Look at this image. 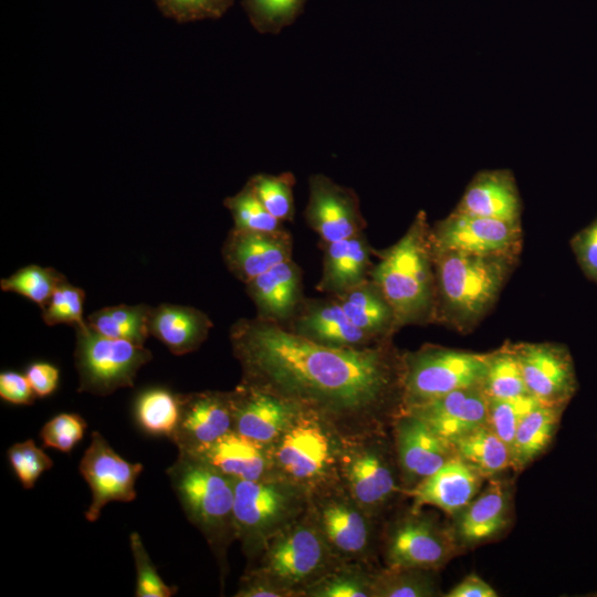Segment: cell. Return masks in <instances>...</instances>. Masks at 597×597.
Segmentation results:
<instances>
[{
  "label": "cell",
  "mask_w": 597,
  "mask_h": 597,
  "mask_svg": "<svg viewBox=\"0 0 597 597\" xmlns=\"http://www.w3.org/2000/svg\"><path fill=\"white\" fill-rule=\"evenodd\" d=\"M230 341L241 383L317 412L341 436L386 430L402 411L404 353L392 338L329 347L255 316L233 324Z\"/></svg>",
  "instance_id": "6da1fadb"
},
{
  "label": "cell",
  "mask_w": 597,
  "mask_h": 597,
  "mask_svg": "<svg viewBox=\"0 0 597 597\" xmlns=\"http://www.w3.org/2000/svg\"><path fill=\"white\" fill-rule=\"evenodd\" d=\"M433 250L434 323L469 333L490 312L520 255Z\"/></svg>",
  "instance_id": "7a4b0ae2"
},
{
  "label": "cell",
  "mask_w": 597,
  "mask_h": 597,
  "mask_svg": "<svg viewBox=\"0 0 597 597\" xmlns=\"http://www.w3.org/2000/svg\"><path fill=\"white\" fill-rule=\"evenodd\" d=\"M378 256L369 279L391 305L398 328L434 323L436 276L426 212L420 210L404 235Z\"/></svg>",
  "instance_id": "3957f363"
},
{
  "label": "cell",
  "mask_w": 597,
  "mask_h": 597,
  "mask_svg": "<svg viewBox=\"0 0 597 597\" xmlns=\"http://www.w3.org/2000/svg\"><path fill=\"white\" fill-rule=\"evenodd\" d=\"M167 474L187 519L224 567L228 547L235 540L234 480L185 452H178Z\"/></svg>",
  "instance_id": "277c9868"
},
{
  "label": "cell",
  "mask_w": 597,
  "mask_h": 597,
  "mask_svg": "<svg viewBox=\"0 0 597 597\" xmlns=\"http://www.w3.org/2000/svg\"><path fill=\"white\" fill-rule=\"evenodd\" d=\"M341 433L317 412L302 408L271 446L274 475L308 496L341 486Z\"/></svg>",
  "instance_id": "5b68a950"
},
{
  "label": "cell",
  "mask_w": 597,
  "mask_h": 597,
  "mask_svg": "<svg viewBox=\"0 0 597 597\" xmlns=\"http://www.w3.org/2000/svg\"><path fill=\"white\" fill-rule=\"evenodd\" d=\"M338 474L343 490L378 522L404 495L394 441L387 429L342 436Z\"/></svg>",
  "instance_id": "8992f818"
},
{
  "label": "cell",
  "mask_w": 597,
  "mask_h": 597,
  "mask_svg": "<svg viewBox=\"0 0 597 597\" xmlns=\"http://www.w3.org/2000/svg\"><path fill=\"white\" fill-rule=\"evenodd\" d=\"M253 568L289 593L304 591L341 562L318 530L308 509L292 524L271 537L255 556Z\"/></svg>",
  "instance_id": "52a82bcc"
},
{
  "label": "cell",
  "mask_w": 597,
  "mask_h": 597,
  "mask_svg": "<svg viewBox=\"0 0 597 597\" xmlns=\"http://www.w3.org/2000/svg\"><path fill=\"white\" fill-rule=\"evenodd\" d=\"M310 496L279 476L234 481V531L244 554L254 559L266 542L301 517Z\"/></svg>",
  "instance_id": "ba28073f"
},
{
  "label": "cell",
  "mask_w": 597,
  "mask_h": 597,
  "mask_svg": "<svg viewBox=\"0 0 597 597\" xmlns=\"http://www.w3.org/2000/svg\"><path fill=\"white\" fill-rule=\"evenodd\" d=\"M486 353L426 344L402 354V410L451 391L481 387Z\"/></svg>",
  "instance_id": "9c48e42d"
},
{
  "label": "cell",
  "mask_w": 597,
  "mask_h": 597,
  "mask_svg": "<svg viewBox=\"0 0 597 597\" xmlns=\"http://www.w3.org/2000/svg\"><path fill=\"white\" fill-rule=\"evenodd\" d=\"M385 566L439 570L461 549L452 525L421 507H410L384 530Z\"/></svg>",
  "instance_id": "30bf717a"
},
{
  "label": "cell",
  "mask_w": 597,
  "mask_h": 597,
  "mask_svg": "<svg viewBox=\"0 0 597 597\" xmlns=\"http://www.w3.org/2000/svg\"><path fill=\"white\" fill-rule=\"evenodd\" d=\"M150 359L151 353L144 345L104 336L88 324L76 327L78 391L107 396L132 387L138 370Z\"/></svg>",
  "instance_id": "8fae6325"
},
{
  "label": "cell",
  "mask_w": 597,
  "mask_h": 597,
  "mask_svg": "<svg viewBox=\"0 0 597 597\" xmlns=\"http://www.w3.org/2000/svg\"><path fill=\"white\" fill-rule=\"evenodd\" d=\"M308 511L334 555L373 564L377 523L341 486L310 496Z\"/></svg>",
  "instance_id": "7c38bea8"
},
{
  "label": "cell",
  "mask_w": 597,
  "mask_h": 597,
  "mask_svg": "<svg viewBox=\"0 0 597 597\" xmlns=\"http://www.w3.org/2000/svg\"><path fill=\"white\" fill-rule=\"evenodd\" d=\"M432 247L480 255H520L522 223L452 211L431 227Z\"/></svg>",
  "instance_id": "4fadbf2b"
},
{
  "label": "cell",
  "mask_w": 597,
  "mask_h": 597,
  "mask_svg": "<svg viewBox=\"0 0 597 597\" xmlns=\"http://www.w3.org/2000/svg\"><path fill=\"white\" fill-rule=\"evenodd\" d=\"M78 469L91 490L85 519L95 522L106 504L136 499L135 484L144 467L121 457L100 432L94 431Z\"/></svg>",
  "instance_id": "5bb4252c"
},
{
  "label": "cell",
  "mask_w": 597,
  "mask_h": 597,
  "mask_svg": "<svg viewBox=\"0 0 597 597\" xmlns=\"http://www.w3.org/2000/svg\"><path fill=\"white\" fill-rule=\"evenodd\" d=\"M527 391L544 405L567 406L578 383L568 348L557 343H512Z\"/></svg>",
  "instance_id": "9a60e30c"
},
{
  "label": "cell",
  "mask_w": 597,
  "mask_h": 597,
  "mask_svg": "<svg viewBox=\"0 0 597 597\" xmlns=\"http://www.w3.org/2000/svg\"><path fill=\"white\" fill-rule=\"evenodd\" d=\"M304 217L322 244L353 237L366 228L357 193L323 174L310 176Z\"/></svg>",
  "instance_id": "2e32d148"
},
{
  "label": "cell",
  "mask_w": 597,
  "mask_h": 597,
  "mask_svg": "<svg viewBox=\"0 0 597 597\" xmlns=\"http://www.w3.org/2000/svg\"><path fill=\"white\" fill-rule=\"evenodd\" d=\"M390 428L402 492L416 486L455 457L450 442L408 411L398 413Z\"/></svg>",
  "instance_id": "e0dca14e"
},
{
  "label": "cell",
  "mask_w": 597,
  "mask_h": 597,
  "mask_svg": "<svg viewBox=\"0 0 597 597\" xmlns=\"http://www.w3.org/2000/svg\"><path fill=\"white\" fill-rule=\"evenodd\" d=\"M229 394L233 430L266 446L281 437L301 409L285 398L244 383Z\"/></svg>",
  "instance_id": "ac0fdd59"
},
{
  "label": "cell",
  "mask_w": 597,
  "mask_h": 597,
  "mask_svg": "<svg viewBox=\"0 0 597 597\" xmlns=\"http://www.w3.org/2000/svg\"><path fill=\"white\" fill-rule=\"evenodd\" d=\"M233 430L229 391L180 395V416L169 439L178 452L197 453Z\"/></svg>",
  "instance_id": "d6986e66"
},
{
  "label": "cell",
  "mask_w": 597,
  "mask_h": 597,
  "mask_svg": "<svg viewBox=\"0 0 597 597\" xmlns=\"http://www.w3.org/2000/svg\"><path fill=\"white\" fill-rule=\"evenodd\" d=\"M283 326L329 347L360 348L384 342L355 326L332 295L325 298H303L293 317Z\"/></svg>",
  "instance_id": "ffe728a7"
},
{
  "label": "cell",
  "mask_w": 597,
  "mask_h": 597,
  "mask_svg": "<svg viewBox=\"0 0 597 597\" xmlns=\"http://www.w3.org/2000/svg\"><path fill=\"white\" fill-rule=\"evenodd\" d=\"M512 519V485L490 479L486 488L455 516L452 528L460 548L474 547L499 537Z\"/></svg>",
  "instance_id": "44dd1931"
},
{
  "label": "cell",
  "mask_w": 597,
  "mask_h": 597,
  "mask_svg": "<svg viewBox=\"0 0 597 597\" xmlns=\"http://www.w3.org/2000/svg\"><path fill=\"white\" fill-rule=\"evenodd\" d=\"M292 238L285 229L248 231L232 229L222 248L229 271L247 283L272 266L292 259Z\"/></svg>",
  "instance_id": "7402d4cb"
},
{
  "label": "cell",
  "mask_w": 597,
  "mask_h": 597,
  "mask_svg": "<svg viewBox=\"0 0 597 597\" xmlns=\"http://www.w3.org/2000/svg\"><path fill=\"white\" fill-rule=\"evenodd\" d=\"M404 410L450 443L488 422V398L481 387L458 389Z\"/></svg>",
  "instance_id": "603a6c76"
},
{
  "label": "cell",
  "mask_w": 597,
  "mask_h": 597,
  "mask_svg": "<svg viewBox=\"0 0 597 597\" xmlns=\"http://www.w3.org/2000/svg\"><path fill=\"white\" fill-rule=\"evenodd\" d=\"M483 480L474 468L455 455L402 494L412 499V507L430 505L453 517L478 495Z\"/></svg>",
  "instance_id": "cb8c5ba5"
},
{
  "label": "cell",
  "mask_w": 597,
  "mask_h": 597,
  "mask_svg": "<svg viewBox=\"0 0 597 597\" xmlns=\"http://www.w3.org/2000/svg\"><path fill=\"white\" fill-rule=\"evenodd\" d=\"M453 210L521 223L522 200L513 172L509 169L476 172Z\"/></svg>",
  "instance_id": "d4e9b609"
},
{
  "label": "cell",
  "mask_w": 597,
  "mask_h": 597,
  "mask_svg": "<svg viewBox=\"0 0 597 597\" xmlns=\"http://www.w3.org/2000/svg\"><path fill=\"white\" fill-rule=\"evenodd\" d=\"M192 455L234 481H258L275 476L271 446L254 441L234 430Z\"/></svg>",
  "instance_id": "484cf974"
},
{
  "label": "cell",
  "mask_w": 597,
  "mask_h": 597,
  "mask_svg": "<svg viewBox=\"0 0 597 597\" xmlns=\"http://www.w3.org/2000/svg\"><path fill=\"white\" fill-rule=\"evenodd\" d=\"M245 290L258 317L286 325L303 301L302 271L289 259L248 281Z\"/></svg>",
  "instance_id": "4316f807"
},
{
  "label": "cell",
  "mask_w": 597,
  "mask_h": 597,
  "mask_svg": "<svg viewBox=\"0 0 597 597\" xmlns=\"http://www.w3.org/2000/svg\"><path fill=\"white\" fill-rule=\"evenodd\" d=\"M322 247L320 292L337 295L369 279L374 251L364 232Z\"/></svg>",
  "instance_id": "83f0119b"
},
{
  "label": "cell",
  "mask_w": 597,
  "mask_h": 597,
  "mask_svg": "<svg viewBox=\"0 0 597 597\" xmlns=\"http://www.w3.org/2000/svg\"><path fill=\"white\" fill-rule=\"evenodd\" d=\"M212 322L203 312L172 304L150 310L149 332L175 355L196 350L208 337Z\"/></svg>",
  "instance_id": "f1b7e54d"
},
{
  "label": "cell",
  "mask_w": 597,
  "mask_h": 597,
  "mask_svg": "<svg viewBox=\"0 0 597 597\" xmlns=\"http://www.w3.org/2000/svg\"><path fill=\"white\" fill-rule=\"evenodd\" d=\"M332 296L350 322L375 339H390L399 331L391 305L370 279Z\"/></svg>",
  "instance_id": "f546056e"
},
{
  "label": "cell",
  "mask_w": 597,
  "mask_h": 597,
  "mask_svg": "<svg viewBox=\"0 0 597 597\" xmlns=\"http://www.w3.org/2000/svg\"><path fill=\"white\" fill-rule=\"evenodd\" d=\"M566 406L537 405L519 425L512 447V469L522 471L552 443Z\"/></svg>",
  "instance_id": "4dcf8cb0"
},
{
  "label": "cell",
  "mask_w": 597,
  "mask_h": 597,
  "mask_svg": "<svg viewBox=\"0 0 597 597\" xmlns=\"http://www.w3.org/2000/svg\"><path fill=\"white\" fill-rule=\"evenodd\" d=\"M451 444L455 455L474 468L484 479L495 478L512 468L510 447L488 423L458 438Z\"/></svg>",
  "instance_id": "1f68e13d"
},
{
  "label": "cell",
  "mask_w": 597,
  "mask_h": 597,
  "mask_svg": "<svg viewBox=\"0 0 597 597\" xmlns=\"http://www.w3.org/2000/svg\"><path fill=\"white\" fill-rule=\"evenodd\" d=\"M373 564L341 562L310 586L303 597H374Z\"/></svg>",
  "instance_id": "d6a6232c"
},
{
  "label": "cell",
  "mask_w": 597,
  "mask_h": 597,
  "mask_svg": "<svg viewBox=\"0 0 597 597\" xmlns=\"http://www.w3.org/2000/svg\"><path fill=\"white\" fill-rule=\"evenodd\" d=\"M150 307L146 305H117L101 308L87 317L95 332L144 345L149 332Z\"/></svg>",
  "instance_id": "836d02e7"
},
{
  "label": "cell",
  "mask_w": 597,
  "mask_h": 597,
  "mask_svg": "<svg viewBox=\"0 0 597 597\" xmlns=\"http://www.w3.org/2000/svg\"><path fill=\"white\" fill-rule=\"evenodd\" d=\"M481 388L486 398L494 399L530 395L512 343L486 353V371Z\"/></svg>",
  "instance_id": "e575fe53"
},
{
  "label": "cell",
  "mask_w": 597,
  "mask_h": 597,
  "mask_svg": "<svg viewBox=\"0 0 597 597\" xmlns=\"http://www.w3.org/2000/svg\"><path fill=\"white\" fill-rule=\"evenodd\" d=\"M437 572L412 567L376 569L374 597H433L440 595Z\"/></svg>",
  "instance_id": "d590c367"
},
{
  "label": "cell",
  "mask_w": 597,
  "mask_h": 597,
  "mask_svg": "<svg viewBox=\"0 0 597 597\" xmlns=\"http://www.w3.org/2000/svg\"><path fill=\"white\" fill-rule=\"evenodd\" d=\"M179 416L180 395L165 388L145 390L135 404L136 421L148 434L170 439L177 428Z\"/></svg>",
  "instance_id": "8d00e7d4"
},
{
  "label": "cell",
  "mask_w": 597,
  "mask_h": 597,
  "mask_svg": "<svg viewBox=\"0 0 597 597\" xmlns=\"http://www.w3.org/2000/svg\"><path fill=\"white\" fill-rule=\"evenodd\" d=\"M247 184L271 214L282 222L293 219L295 178L292 172L258 174Z\"/></svg>",
  "instance_id": "74e56055"
},
{
  "label": "cell",
  "mask_w": 597,
  "mask_h": 597,
  "mask_svg": "<svg viewBox=\"0 0 597 597\" xmlns=\"http://www.w3.org/2000/svg\"><path fill=\"white\" fill-rule=\"evenodd\" d=\"M65 280L64 275L52 268L28 265L2 279L0 286L2 291L21 294L43 308L55 289Z\"/></svg>",
  "instance_id": "f35d334b"
},
{
  "label": "cell",
  "mask_w": 597,
  "mask_h": 597,
  "mask_svg": "<svg viewBox=\"0 0 597 597\" xmlns=\"http://www.w3.org/2000/svg\"><path fill=\"white\" fill-rule=\"evenodd\" d=\"M306 0H242L252 27L260 33L276 34L302 13Z\"/></svg>",
  "instance_id": "ab89813d"
},
{
  "label": "cell",
  "mask_w": 597,
  "mask_h": 597,
  "mask_svg": "<svg viewBox=\"0 0 597 597\" xmlns=\"http://www.w3.org/2000/svg\"><path fill=\"white\" fill-rule=\"evenodd\" d=\"M224 206L232 214L234 229L248 231L284 229L283 222L268 211L248 184L234 196L226 198Z\"/></svg>",
  "instance_id": "60d3db41"
},
{
  "label": "cell",
  "mask_w": 597,
  "mask_h": 597,
  "mask_svg": "<svg viewBox=\"0 0 597 597\" xmlns=\"http://www.w3.org/2000/svg\"><path fill=\"white\" fill-rule=\"evenodd\" d=\"M541 402L531 395L510 399L488 398V425L510 447L523 418Z\"/></svg>",
  "instance_id": "b9f144b4"
},
{
  "label": "cell",
  "mask_w": 597,
  "mask_h": 597,
  "mask_svg": "<svg viewBox=\"0 0 597 597\" xmlns=\"http://www.w3.org/2000/svg\"><path fill=\"white\" fill-rule=\"evenodd\" d=\"M85 293L82 289L63 281L53 292L48 304L42 308V317L46 325L73 324L84 327L83 318Z\"/></svg>",
  "instance_id": "7bdbcfd3"
},
{
  "label": "cell",
  "mask_w": 597,
  "mask_h": 597,
  "mask_svg": "<svg viewBox=\"0 0 597 597\" xmlns=\"http://www.w3.org/2000/svg\"><path fill=\"white\" fill-rule=\"evenodd\" d=\"M7 457L24 489H32L42 473L53 467L52 459L31 439L12 444Z\"/></svg>",
  "instance_id": "ee69618b"
},
{
  "label": "cell",
  "mask_w": 597,
  "mask_h": 597,
  "mask_svg": "<svg viewBox=\"0 0 597 597\" xmlns=\"http://www.w3.org/2000/svg\"><path fill=\"white\" fill-rule=\"evenodd\" d=\"M129 545L136 568V590L137 597H171L177 588L167 585L156 567L151 563L149 555L143 544L140 535L133 532L129 536Z\"/></svg>",
  "instance_id": "f6af8a7d"
},
{
  "label": "cell",
  "mask_w": 597,
  "mask_h": 597,
  "mask_svg": "<svg viewBox=\"0 0 597 597\" xmlns=\"http://www.w3.org/2000/svg\"><path fill=\"white\" fill-rule=\"evenodd\" d=\"M87 428L77 413L63 412L54 416L40 430L43 446L69 453L82 440Z\"/></svg>",
  "instance_id": "bcb514c9"
},
{
  "label": "cell",
  "mask_w": 597,
  "mask_h": 597,
  "mask_svg": "<svg viewBox=\"0 0 597 597\" xmlns=\"http://www.w3.org/2000/svg\"><path fill=\"white\" fill-rule=\"evenodd\" d=\"M160 11L178 21L189 22L219 19L232 6L233 0H154Z\"/></svg>",
  "instance_id": "7dc6e473"
},
{
  "label": "cell",
  "mask_w": 597,
  "mask_h": 597,
  "mask_svg": "<svg viewBox=\"0 0 597 597\" xmlns=\"http://www.w3.org/2000/svg\"><path fill=\"white\" fill-rule=\"evenodd\" d=\"M569 245L584 275L597 284V218L576 232Z\"/></svg>",
  "instance_id": "c3c4849f"
},
{
  "label": "cell",
  "mask_w": 597,
  "mask_h": 597,
  "mask_svg": "<svg viewBox=\"0 0 597 597\" xmlns=\"http://www.w3.org/2000/svg\"><path fill=\"white\" fill-rule=\"evenodd\" d=\"M235 597H290L283 588L262 573L248 568L241 577Z\"/></svg>",
  "instance_id": "681fc988"
},
{
  "label": "cell",
  "mask_w": 597,
  "mask_h": 597,
  "mask_svg": "<svg viewBox=\"0 0 597 597\" xmlns=\"http://www.w3.org/2000/svg\"><path fill=\"white\" fill-rule=\"evenodd\" d=\"M0 397L13 405H31L36 395L25 375L3 371L0 375Z\"/></svg>",
  "instance_id": "f907efd6"
},
{
  "label": "cell",
  "mask_w": 597,
  "mask_h": 597,
  "mask_svg": "<svg viewBox=\"0 0 597 597\" xmlns=\"http://www.w3.org/2000/svg\"><path fill=\"white\" fill-rule=\"evenodd\" d=\"M25 376L36 397L50 396L59 386L60 371L49 363L40 362L30 365Z\"/></svg>",
  "instance_id": "816d5d0a"
},
{
  "label": "cell",
  "mask_w": 597,
  "mask_h": 597,
  "mask_svg": "<svg viewBox=\"0 0 597 597\" xmlns=\"http://www.w3.org/2000/svg\"><path fill=\"white\" fill-rule=\"evenodd\" d=\"M446 597H496L498 594L493 587L475 574L465 576L461 582L453 586Z\"/></svg>",
  "instance_id": "f5cc1de1"
}]
</instances>
